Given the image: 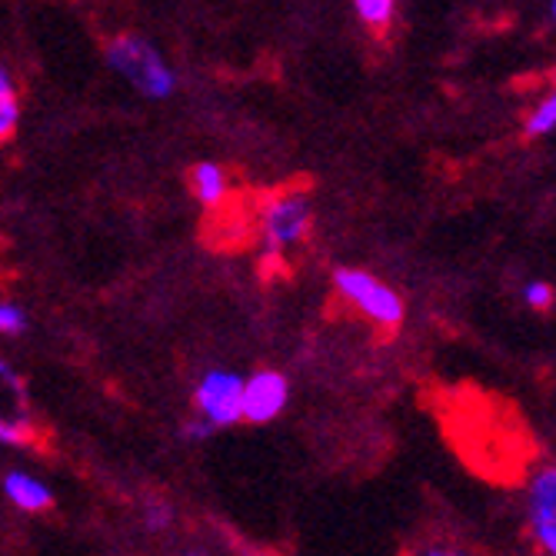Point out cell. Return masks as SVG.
<instances>
[{
    "label": "cell",
    "mask_w": 556,
    "mask_h": 556,
    "mask_svg": "<svg viewBox=\"0 0 556 556\" xmlns=\"http://www.w3.org/2000/svg\"><path fill=\"white\" fill-rule=\"evenodd\" d=\"M108 64L143 97L164 100L177 90V74L167 67L161 50L140 34H121L108 43Z\"/></svg>",
    "instance_id": "cell-1"
},
{
    "label": "cell",
    "mask_w": 556,
    "mask_h": 556,
    "mask_svg": "<svg viewBox=\"0 0 556 556\" xmlns=\"http://www.w3.org/2000/svg\"><path fill=\"white\" fill-rule=\"evenodd\" d=\"M333 287L343 293V300H350L367 320H374L383 330H396L403 324V317H407V307H403L400 293L367 270L340 267V270H333Z\"/></svg>",
    "instance_id": "cell-2"
},
{
    "label": "cell",
    "mask_w": 556,
    "mask_h": 556,
    "mask_svg": "<svg viewBox=\"0 0 556 556\" xmlns=\"http://www.w3.org/2000/svg\"><path fill=\"white\" fill-rule=\"evenodd\" d=\"M311 230V200L307 193H280L264 207V247L267 257H280L287 247L300 243Z\"/></svg>",
    "instance_id": "cell-3"
},
{
    "label": "cell",
    "mask_w": 556,
    "mask_h": 556,
    "mask_svg": "<svg viewBox=\"0 0 556 556\" xmlns=\"http://www.w3.org/2000/svg\"><path fill=\"white\" fill-rule=\"evenodd\" d=\"M240 393H243V377L233 370H207L193 387V407L200 420L211 424L214 430L240 424Z\"/></svg>",
    "instance_id": "cell-4"
},
{
    "label": "cell",
    "mask_w": 556,
    "mask_h": 556,
    "mask_svg": "<svg viewBox=\"0 0 556 556\" xmlns=\"http://www.w3.org/2000/svg\"><path fill=\"white\" fill-rule=\"evenodd\" d=\"M527 527L540 553L556 556V470L540 467L527 490Z\"/></svg>",
    "instance_id": "cell-5"
},
{
    "label": "cell",
    "mask_w": 556,
    "mask_h": 556,
    "mask_svg": "<svg viewBox=\"0 0 556 556\" xmlns=\"http://www.w3.org/2000/svg\"><path fill=\"white\" fill-rule=\"evenodd\" d=\"M290 400V383L280 370H257L243 380L240 393V420L247 424H270L283 414Z\"/></svg>",
    "instance_id": "cell-6"
},
{
    "label": "cell",
    "mask_w": 556,
    "mask_h": 556,
    "mask_svg": "<svg viewBox=\"0 0 556 556\" xmlns=\"http://www.w3.org/2000/svg\"><path fill=\"white\" fill-rule=\"evenodd\" d=\"M0 486H4V496L24 514H40V510L54 507V493H50V486L43 480L24 473V470H8L4 480H0Z\"/></svg>",
    "instance_id": "cell-7"
},
{
    "label": "cell",
    "mask_w": 556,
    "mask_h": 556,
    "mask_svg": "<svg viewBox=\"0 0 556 556\" xmlns=\"http://www.w3.org/2000/svg\"><path fill=\"white\" fill-rule=\"evenodd\" d=\"M190 187H193L200 204L217 207V204H224V197H227V170L220 164H211V161L197 164L190 170Z\"/></svg>",
    "instance_id": "cell-8"
},
{
    "label": "cell",
    "mask_w": 556,
    "mask_h": 556,
    "mask_svg": "<svg viewBox=\"0 0 556 556\" xmlns=\"http://www.w3.org/2000/svg\"><path fill=\"white\" fill-rule=\"evenodd\" d=\"M21 124V93L11 71L0 64V143H8Z\"/></svg>",
    "instance_id": "cell-9"
},
{
    "label": "cell",
    "mask_w": 556,
    "mask_h": 556,
    "mask_svg": "<svg viewBox=\"0 0 556 556\" xmlns=\"http://www.w3.org/2000/svg\"><path fill=\"white\" fill-rule=\"evenodd\" d=\"M353 14L361 17V24L367 30L383 37L390 30L393 17H396V4H393V0H357V4H353Z\"/></svg>",
    "instance_id": "cell-10"
},
{
    "label": "cell",
    "mask_w": 556,
    "mask_h": 556,
    "mask_svg": "<svg viewBox=\"0 0 556 556\" xmlns=\"http://www.w3.org/2000/svg\"><path fill=\"white\" fill-rule=\"evenodd\" d=\"M553 127H556V93H546L540 104L533 108V114L527 117V137H546V134H553Z\"/></svg>",
    "instance_id": "cell-11"
},
{
    "label": "cell",
    "mask_w": 556,
    "mask_h": 556,
    "mask_svg": "<svg viewBox=\"0 0 556 556\" xmlns=\"http://www.w3.org/2000/svg\"><path fill=\"white\" fill-rule=\"evenodd\" d=\"M174 523V507L167 500H150L147 507H143V527L150 533H161Z\"/></svg>",
    "instance_id": "cell-12"
},
{
    "label": "cell",
    "mask_w": 556,
    "mask_h": 556,
    "mask_svg": "<svg viewBox=\"0 0 556 556\" xmlns=\"http://www.w3.org/2000/svg\"><path fill=\"white\" fill-rule=\"evenodd\" d=\"M24 330H27V314H24V307H17V303H11V300H0V333L21 337Z\"/></svg>",
    "instance_id": "cell-13"
},
{
    "label": "cell",
    "mask_w": 556,
    "mask_h": 556,
    "mask_svg": "<svg viewBox=\"0 0 556 556\" xmlns=\"http://www.w3.org/2000/svg\"><path fill=\"white\" fill-rule=\"evenodd\" d=\"M523 300H527V307H533V311H549L553 307V287L546 280H530L523 287Z\"/></svg>",
    "instance_id": "cell-14"
},
{
    "label": "cell",
    "mask_w": 556,
    "mask_h": 556,
    "mask_svg": "<svg viewBox=\"0 0 556 556\" xmlns=\"http://www.w3.org/2000/svg\"><path fill=\"white\" fill-rule=\"evenodd\" d=\"M410 556H473V553L460 543H453V540H430V543L417 546Z\"/></svg>",
    "instance_id": "cell-15"
},
{
    "label": "cell",
    "mask_w": 556,
    "mask_h": 556,
    "mask_svg": "<svg viewBox=\"0 0 556 556\" xmlns=\"http://www.w3.org/2000/svg\"><path fill=\"white\" fill-rule=\"evenodd\" d=\"M214 433H217V430H214L211 424H204L200 417H197V420H187V424L180 427V437H184V440H211Z\"/></svg>",
    "instance_id": "cell-16"
},
{
    "label": "cell",
    "mask_w": 556,
    "mask_h": 556,
    "mask_svg": "<svg viewBox=\"0 0 556 556\" xmlns=\"http://www.w3.org/2000/svg\"><path fill=\"white\" fill-rule=\"evenodd\" d=\"M187 556H204V553H187Z\"/></svg>",
    "instance_id": "cell-17"
}]
</instances>
